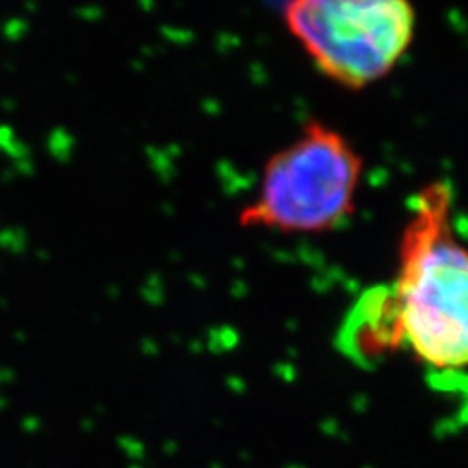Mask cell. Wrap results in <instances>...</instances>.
Instances as JSON below:
<instances>
[{"label":"cell","mask_w":468,"mask_h":468,"mask_svg":"<svg viewBox=\"0 0 468 468\" xmlns=\"http://www.w3.org/2000/svg\"><path fill=\"white\" fill-rule=\"evenodd\" d=\"M283 16L322 75L351 90L390 75L416 34L410 0H289Z\"/></svg>","instance_id":"3957f363"},{"label":"cell","mask_w":468,"mask_h":468,"mask_svg":"<svg viewBox=\"0 0 468 468\" xmlns=\"http://www.w3.org/2000/svg\"><path fill=\"white\" fill-rule=\"evenodd\" d=\"M361 176L363 158L354 144L340 131L311 122L271 154L239 221L283 234L334 230L354 213Z\"/></svg>","instance_id":"7a4b0ae2"},{"label":"cell","mask_w":468,"mask_h":468,"mask_svg":"<svg viewBox=\"0 0 468 468\" xmlns=\"http://www.w3.org/2000/svg\"><path fill=\"white\" fill-rule=\"evenodd\" d=\"M342 334L359 356L404 347L433 369H468V248L452 229L447 182L423 186L410 201L392 287L363 297Z\"/></svg>","instance_id":"6da1fadb"}]
</instances>
